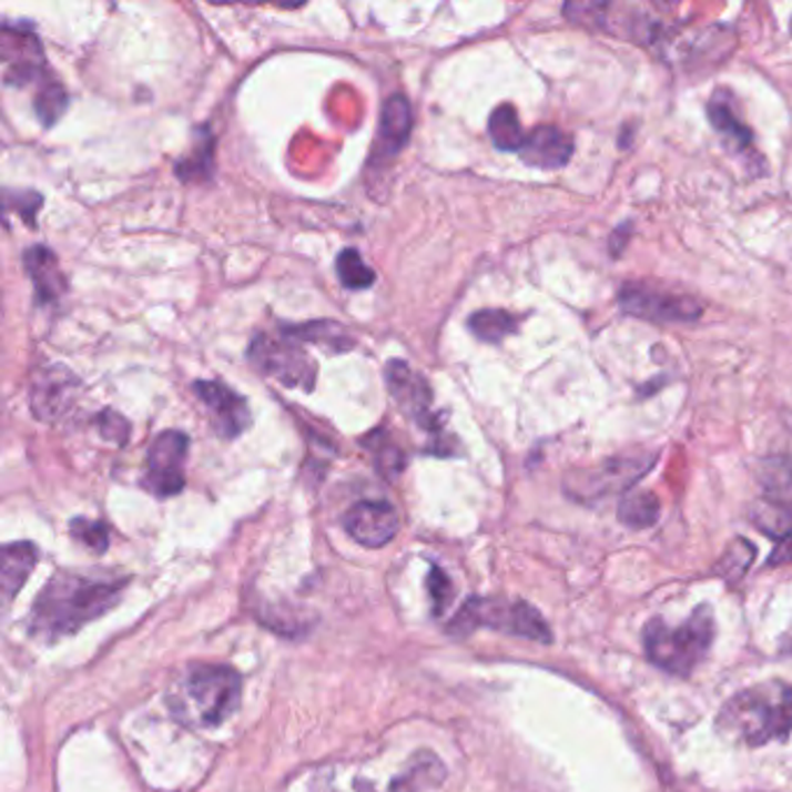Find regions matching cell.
Returning <instances> with one entry per match:
<instances>
[{
  "mask_svg": "<svg viewBox=\"0 0 792 792\" xmlns=\"http://www.w3.org/2000/svg\"><path fill=\"white\" fill-rule=\"evenodd\" d=\"M790 31H792V23H790Z\"/></svg>",
  "mask_w": 792,
  "mask_h": 792,
  "instance_id": "cell-36",
  "label": "cell"
},
{
  "mask_svg": "<svg viewBox=\"0 0 792 792\" xmlns=\"http://www.w3.org/2000/svg\"><path fill=\"white\" fill-rule=\"evenodd\" d=\"M753 560H755V547L749 539L739 537V539H734L730 544L728 551L723 554V558L715 562V575H721L728 581H739L741 577L749 572V567L753 565Z\"/></svg>",
  "mask_w": 792,
  "mask_h": 792,
  "instance_id": "cell-27",
  "label": "cell"
},
{
  "mask_svg": "<svg viewBox=\"0 0 792 792\" xmlns=\"http://www.w3.org/2000/svg\"><path fill=\"white\" fill-rule=\"evenodd\" d=\"M428 590H430V596H433V605H435V613L439 616L444 609L449 607L451 602V596H454V588H451V581L449 577L441 572V569L433 567V572H430V579H428Z\"/></svg>",
  "mask_w": 792,
  "mask_h": 792,
  "instance_id": "cell-32",
  "label": "cell"
},
{
  "mask_svg": "<svg viewBox=\"0 0 792 792\" xmlns=\"http://www.w3.org/2000/svg\"><path fill=\"white\" fill-rule=\"evenodd\" d=\"M95 424H98V430H101L103 439L116 444V447H123V444L129 441L131 426H129V420L123 418L121 414H116L112 409H105V412L98 414Z\"/></svg>",
  "mask_w": 792,
  "mask_h": 792,
  "instance_id": "cell-30",
  "label": "cell"
},
{
  "mask_svg": "<svg viewBox=\"0 0 792 792\" xmlns=\"http://www.w3.org/2000/svg\"><path fill=\"white\" fill-rule=\"evenodd\" d=\"M651 454H626L605 460L592 469H577L565 477V493L579 502H596L634 486L653 465Z\"/></svg>",
  "mask_w": 792,
  "mask_h": 792,
  "instance_id": "cell-6",
  "label": "cell"
},
{
  "mask_svg": "<svg viewBox=\"0 0 792 792\" xmlns=\"http://www.w3.org/2000/svg\"><path fill=\"white\" fill-rule=\"evenodd\" d=\"M23 265H27V270H29L40 305L57 303L65 293L68 284H65V277L59 267V261L52 252L47 250V246H33V250L23 254Z\"/></svg>",
  "mask_w": 792,
  "mask_h": 792,
  "instance_id": "cell-17",
  "label": "cell"
},
{
  "mask_svg": "<svg viewBox=\"0 0 792 792\" xmlns=\"http://www.w3.org/2000/svg\"><path fill=\"white\" fill-rule=\"evenodd\" d=\"M477 628H490L541 643L554 639L549 623L544 621V616L535 607L528 602H509L498 598L467 600L449 623V632L458 637L475 632Z\"/></svg>",
  "mask_w": 792,
  "mask_h": 792,
  "instance_id": "cell-4",
  "label": "cell"
},
{
  "mask_svg": "<svg viewBox=\"0 0 792 792\" xmlns=\"http://www.w3.org/2000/svg\"><path fill=\"white\" fill-rule=\"evenodd\" d=\"M284 337H288L293 342L321 344L333 354L346 352L354 346V339L349 337V333H346L339 324H333V321H312V324H305V326H284Z\"/></svg>",
  "mask_w": 792,
  "mask_h": 792,
  "instance_id": "cell-20",
  "label": "cell"
},
{
  "mask_svg": "<svg viewBox=\"0 0 792 792\" xmlns=\"http://www.w3.org/2000/svg\"><path fill=\"white\" fill-rule=\"evenodd\" d=\"M80 382L63 365L44 367L35 373L31 384V409L33 416L47 424H54L78 398Z\"/></svg>",
  "mask_w": 792,
  "mask_h": 792,
  "instance_id": "cell-11",
  "label": "cell"
},
{
  "mask_svg": "<svg viewBox=\"0 0 792 792\" xmlns=\"http://www.w3.org/2000/svg\"><path fill=\"white\" fill-rule=\"evenodd\" d=\"M444 776H447V770H444L439 758L433 753L420 751L409 762V770L395 779L388 790L390 792H428V790L437 788L444 781Z\"/></svg>",
  "mask_w": 792,
  "mask_h": 792,
  "instance_id": "cell-19",
  "label": "cell"
},
{
  "mask_svg": "<svg viewBox=\"0 0 792 792\" xmlns=\"http://www.w3.org/2000/svg\"><path fill=\"white\" fill-rule=\"evenodd\" d=\"M386 384L393 400L398 403L420 428L439 433L437 416L430 409L433 393L424 377L416 375L405 361H390L386 363Z\"/></svg>",
  "mask_w": 792,
  "mask_h": 792,
  "instance_id": "cell-10",
  "label": "cell"
},
{
  "mask_svg": "<svg viewBox=\"0 0 792 792\" xmlns=\"http://www.w3.org/2000/svg\"><path fill=\"white\" fill-rule=\"evenodd\" d=\"M575 154V140L572 135L562 133L556 126H539L530 135H526V142L521 146V161L530 167L539 170H558L565 167L572 161Z\"/></svg>",
  "mask_w": 792,
  "mask_h": 792,
  "instance_id": "cell-15",
  "label": "cell"
},
{
  "mask_svg": "<svg viewBox=\"0 0 792 792\" xmlns=\"http://www.w3.org/2000/svg\"><path fill=\"white\" fill-rule=\"evenodd\" d=\"M186 695L201 723L214 728L240 707L242 679L229 664H193L186 674Z\"/></svg>",
  "mask_w": 792,
  "mask_h": 792,
  "instance_id": "cell-5",
  "label": "cell"
},
{
  "mask_svg": "<svg viewBox=\"0 0 792 792\" xmlns=\"http://www.w3.org/2000/svg\"><path fill=\"white\" fill-rule=\"evenodd\" d=\"M753 526L766 537L779 541L792 537V502L785 500H758L751 507Z\"/></svg>",
  "mask_w": 792,
  "mask_h": 792,
  "instance_id": "cell-21",
  "label": "cell"
},
{
  "mask_svg": "<svg viewBox=\"0 0 792 792\" xmlns=\"http://www.w3.org/2000/svg\"><path fill=\"white\" fill-rule=\"evenodd\" d=\"M618 303H621L623 312L632 316L647 321H662V324L698 321L704 309L695 298H690V295L670 293L649 284H626L621 293H618Z\"/></svg>",
  "mask_w": 792,
  "mask_h": 792,
  "instance_id": "cell-8",
  "label": "cell"
},
{
  "mask_svg": "<svg viewBox=\"0 0 792 792\" xmlns=\"http://www.w3.org/2000/svg\"><path fill=\"white\" fill-rule=\"evenodd\" d=\"M377 467L386 479H393L403 473L405 456L395 444H384V449L377 454Z\"/></svg>",
  "mask_w": 792,
  "mask_h": 792,
  "instance_id": "cell-33",
  "label": "cell"
},
{
  "mask_svg": "<svg viewBox=\"0 0 792 792\" xmlns=\"http://www.w3.org/2000/svg\"><path fill=\"white\" fill-rule=\"evenodd\" d=\"M658 518H660V500L649 490L630 493L621 500V505H618V521L632 530L651 528Z\"/></svg>",
  "mask_w": 792,
  "mask_h": 792,
  "instance_id": "cell-23",
  "label": "cell"
},
{
  "mask_svg": "<svg viewBox=\"0 0 792 792\" xmlns=\"http://www.w3.org/2000/svg\"><path fill=\"white\" fill-rule=\"evenodd\" d=\"M250 361L263 375L280 379L284 386L303 388L307 393L314 388L316 365L298 344L284 335L280 339L258 335L250 349Z\"/></svg>",
  "mask_w": 792,
  "mask_h": 792,
  "instance_id": "cell-7",
  "label": "cell"
},
{
  "mask_svg": "<svg viewBox=\"0 0 792 792\" xmlns=\"http://www.w3.org/2000/svg\"><path fill=\"white\" fill-rule=\"evenodd\" d=\"M467 326L481 342H502L516 333L518 321L514 314L502 309H481L469 316Z\"/></svg>",
  "mask_w": 792,
  "mask_h": 792,
  "instance_id": "cell-25",
  "label": "cell"
},
{
  "mask_svg": "<svg viewBox=\"0 0 792 792\" xmlns=\"http://www.w3.org/2000/svg\"><path fill=\"white\" fill-rule=\"evenodd\" d=\"M70 532L80 544H84L87 549H91L95 554H105L110 547V532H108L105 524H101V521L75 518V521L70 524Z\"/></svg>",
  "mask_w": 792,
  "mask_h": 792,
  "instance_id": "cell-29",
  "label": "cell"
},
{
  "mask_svg": "<svg viewBox=\"0 0 792 792\" xmlns=\"http://www.w3.org/2000/svg\"><path fill=\"white\" fill-rule=\"evenodd\" d=\"M790 560H792V537H788L779 544V549L770 556V565H783Z\"/></svg>",
  "mask_w": 792,
  "mask_h": 792,
  "instance_id": "cell-35",
  "label": "cell"
},
{
  "mask_svg": "<svg viewBox=\"0 0 792 792\" xmlns=\"http://www.w3.org/2000/svg\"><path fill=\"white\" fill-rule=\"evenodd\" d=\"M35 562L38 549L31 541H14L3 547V554H0V586H3V596L8 600H12L21 586L27 583Z\"/></svg>",
  "mask_w": 792,
  "mask_h": 792,
  "instance_id": "cell-18",
  "label": "cell"
},
{
  "mask_svg": "<svg viewBox=\"0 0 792 792\" xmlns=\"http://www.w3.org/2000/svg\"><path fill=\"white\" fill-rule=\"evenodd\" d=\"M412 123H414V114H412V105L407 98L400 93L388 98L384 105V112H382V121H379L375 161H382V159L388 161L403 150L412 135Z\"/></svg>",
  "mask_w": 792,
  "mask_h": 792,
  "instance_id": "cell-16",
  "label": "cell"
},
{
  "mask_svg": "<svg viewBox=\"0 0 792 792\" xmlns=\"http://www.w3.org/2000/svg\"><path fill=\"white\" fill-rule=\"evenodd\" d=\"M709 121L718 133L725 135L737 146V150H749V146L753 144L751 131L734 114L732 105H728L725 101H721V98H715V95L709 103Z\"/></svg>",
  "mask_w": 792,
  "mask_h": 792,
  "instance_id": "cell-24",
  "label": "cell"
},
{
  "mask_svg": "<svg viewBox=\"0 0 792 792\" xmlns=\"http://www.w3.org/2000/svg\"><path fill=\"white\" fill-rule=\"evenodd\" d=\"M713 632V613L707 605L692 611L679 628H670L662 618H653L643 628V651L660 670L688 677L709 653Z\"/></svg>",
  "mask_w": 792,
  "mask_h": 792,
  "instance_id": "cell-3",
  "label": "cell"
},
{
  "mask_svg": "<svg viewBox=\"0 0 792 792\" xmlns=\"http://www.w3.org/2000/svg\"><path fill=\"white\" fill-rule=\"evenodd\" d=\"M764 469H766V486H772V488H788L792 484V463L788 460H770V463H764Z\"/></svg>",
  "mask_w": 792,
  "mask_h": 792,
  "instance_id": "cell-34",
  "label": "cell"
},
{
  "mask_svg": "<svg viewBox=\"0 0 792 792\" xmlns=\"http://www.w3.org/2000/svg\"><path fill=\"white\" fill-rule=\"evenodd\" d=\"M335 270H337V277H339L342 286L352 288V291L369 288L377 280L375 270L363 261L358 250H344L335 261Z\"/></svg>",
  "mask_w": 792,
  "mask_h": 792,
  "instance_id": "cell-26",
  "label": "cell"
},
{
  "mask_svg": "<svg viewBox=\"0 0 792 792\" xmlns=\"http://www.w3.org/2000/svg\"><path fill=\"white\" fill-rule=\"evenodd\" d=\"M27 27H12L6 23L3 38H0V52L8 63L6 84L8 87H27L42 78V44L35 33H23Z\"/></svg>",
  "mask_w": 792,
  "mask_h": 792,
  "instance_id": "cell-12",
  "label": "cell"
},
{
  "mask_svg": "<svg viewBox=\"0 0 792 792\" xmlns=\"http://www.w3.org/2000/svg\"><path fill=\"white\" fill-rule=\"evenodd\" d=\"M189 456V437L180 430L161 433L146 454L144 488L159 498H172L184 490V463Z\"/></svg>",
  "mask_w": 792,
  "mask_h": 792,
  "instance_id": "cell-9",
  "label": "cell"
},
{
  "mask_svg": "<svg viewBox=\"0 0 792 792\" xmlns=\"http://www.w3.org/2000/svg\"><path fill=\"white\" fill-rule=\"evenodd\" d=\"M488 133L493 144L502 152H521L526 142L521 121H518V114L511 105H500L493 110L488 119Z\"/></svg>",
  "mask_w": 792,
  "mask_h": 792,
  "instance_id": "cell-22",
  "label": "cell"
},
{
  "mask_svg": "<svg viewBox=\"0 0 792 792\" xmlns=\"http://www.w3.org/2000/svg\"><path fill=\"white\" fill-rule=\"evenodd\" d=\"M344 530L367 549H382L398 535L400 518L393 505L365 500L344 514Z\"/></svg>",
  "mask_w": 792,
  "mask_h": 792,
  "instance_id": "cell-14",
  "label": "cell"
},
{
  "mask_svg": "<svg viewBox=\"0 0 792 792\" xmlns=\"http://www.w3.org/2000/svg\"><path fill=\"white\" fill-rule=\"evenodd\" d=\"M126 581H95L78 575H59L35 598L29 616L33 637L54 641L78 632L84 623L108 613Z\"/></svg>",
  "mask_w": 792,
  "mask_h": 792,
  "instance_id": "cell-1",
  "label": "cell"
},
{
  "mask_svg": "<svg viewBox=\"0 0 792 792\" xmlns=\"http://www.w3.org/2000/svg\"><path fill=\"white\" fill-rule=\"evenodd\" d=\"M193 393L197 395V400L207 407L212 426L221 437L235 439L237 435L250 428L252 424L250 405H246L242 395L233 393L229 386L219 382H195Z\"/></svg>",
  "mask_w": 792,
  "mask_h": 792,
  "instance_id": "cell-13",
  "label": "cell"
},
{
  "mask_svg": "<svg viewBox=\"0 0 792 792\" xmlns=\"http://www.w3.org/2000/svg\"><path fill=\"white\" fill-rule=\"evenodd\" d=\"M68 108V93L61 82L57 80H44L38 89L35 95V114L42 121V126H52L61 119V114Z\"/></svg>",
  "mask_w": 792,
  "mask_h": 792,
  "instance_id": "cell-28",
  "label": "cell"
},
{
  "mask_svg": "<svg viewBox=\"0 0 792 792\" xmlns=\"http://www.w3.org/2000/svg\"><path fill=\"white\" fill-rule=\"evenodd\" d=\"M725 737L747 747H764L792 732V688L770 681L725 702L715 721Z\"/></svg>",
  "mask_w": 792,
  "mask_h": 792,
  "instance_id": "cell-2",
  "label": "cell"
},
{
  "mask_svg": "<svg viewBox=\"0 0 792 792\" xmlns=\"http://www.w3.org/2000/svg\"><path fill=\"white\" fill-rule=\"evenodd\" d=\"M197 159H186L177 165V175L184 182H193V180H203L205 172L212 170V144H203L195 150Z\"/></svg>",
  "mask_w": 792,
  "mask_h": 792,
  "instance_id": "cell-31",
  "label": "cell"
}]
</instances>
